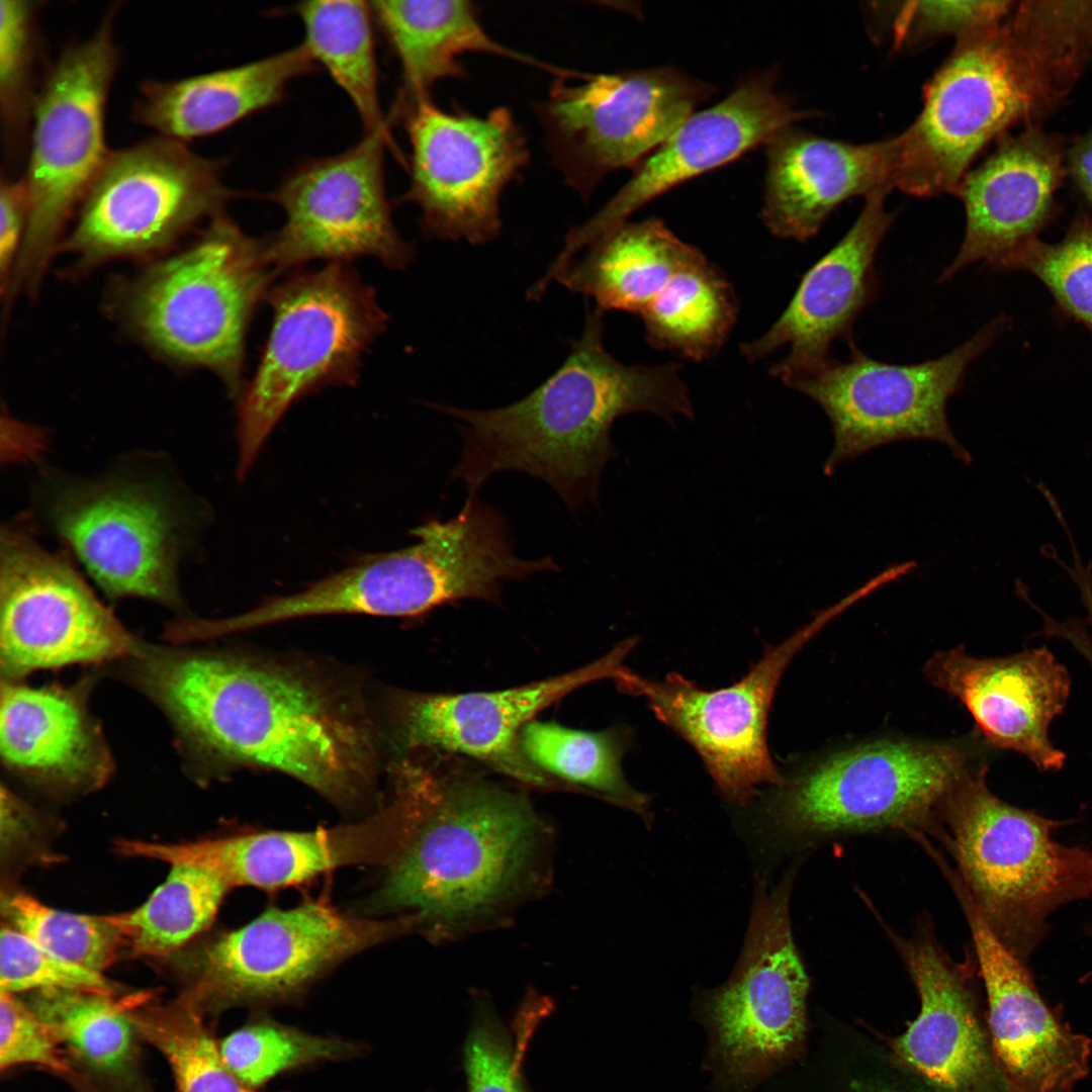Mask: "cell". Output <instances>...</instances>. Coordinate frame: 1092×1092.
<instances>
[{
	"label": "cell",
	"mask_w": 1092,
	"mask_h": 1092,
	"mask_svg": "<svg viewBox=\"0 0 1092 1092\" xmlns=\"http://www.w3.org/2000/svg\"><path fill=\"white\" fill-rule=\"evenodd\" d=\"M120 662L123 677L169 720L188 767L254 764L339 803L358 795L370 764L367 735L304 679L223 653L144 642Z\"/></svg>",
	"instance_id": "obj_1"
},
{
	"label": "cell",
	"mask_w": 1092,
	"mask_h": 1092,
	"mask_svg": "<svg viewBox=\"0 0 1092 1092\" xmlns=\"http://www.w3.org/2000/svg\"><path fill=\"white\" fill-rule=\"evenodd\" d=\"M604 312L586 304L582 332L563 363L517 401L489 410L433 405L457 421L463 445L452 478L464 483L466 497L477 496L491 475L515 470L545 481L569 510L580 511L598 502L617 419L634 413L669 423L694 418L679 365L616 360L604 345Z\"/></svg>",
	"instance_id": "obj_2"
},
{
	"label": "cell",
	"mask_w": 1092,
	"mask_h": 1092,
	"mask_svg": "<svg viewBox=\"0 0 1092 1092\" xmlns=\"http://www.w3.org/2000/svg\"><path fill=\"white\" fill-rule=\"evenodd\" d=\"M1086 46L1069 17L1035 2L958 39L924 88L921 112L894 136V187L921 197L953 193L986 144L1067 92Z\"/></svg>",
	"instance_id": "obj_3"
},
{
	"label": "cell",
	"mask_w": 1092,
	"mask_h": 1092,
	"mask_svg": "<svg viewBox=\"0 0 1092 1092\" xmlns=\"http://www.w3.org/2000/svg\"><path fill=\"white\" fill-rule=\"evenodd\" d=\"M415 819L376 898L433 930H451L517 896L533 872L542 824L522 795L477 777L411 776Z\"/></svg>",
	"instance_id": "obj_4"
},
{
	"label": "cell",
	"mask_w": 1092,
	"mask_h": 1092,
	"mask_svg": "<svg viewBox=\"0 0 1092 1092\" xmlns=\"http://www.w3.org/2000/svg\"><path fill=\"white\" fill-rule=\"evenodd\" d=\"M274 274L264 240L223 212L187 248L120 281L111 309L153 352L209 370L238 398L247 332Z\"/></svg>",
	"instance_id": "obj_5"
},
{
	"label": "cell",
	"mask_w": 1092,
	"mask_h": 1092,
	"mask_svg": "<svg viewBox=\"0 0 1092 1092\" xmlns=\"http://www.w3.org/2000/svg\"><path fill=\"white\" fill-rule=\"evenodd\" d=\"M987 772L975 765L941 807L963 886L999 939L1027 964L1050 916L1092 897V849L1058 841L1061 821L999 799Z\"/></svg>",
	"instance_id": "obj_6"
},
{
	"label": "cell",
	"mask_w": 1092,
	"mask_h": 1092,
	"mask_svg": "<svg viewBox=\"0 0 1092 1092\" xmlns=\"http://www.w3.org/2000/svg\"><path fill=\"white\" fill-rule=\"evenodd\" d=\"M266 299L270 332L238 397L240 479L292 403L327 386L355 384L364 352L388 323L374 289L348 263L297 272Z\"/></svg>",
	"instance_id": "obj_7"
},
{
	"label": "cell",
	"mask_w": 1092,
	"mask_h": 1092,
	"mask_svg": "<svg viewBox=\"0 0 1092 1092\" xmlns=\"http://www.w3.org/2000/svg\"><path fill=\"white\" fill-rule=\"evenodd\" d=\"M43 469L38 513L104 593L180 609L178 566L197 521L188 497L128 470L81 478Z\"/></svg>",
	"instance_id": "obj_8"
},
{
	"label": "cell",
	"mask_w": 1092,
	"mask_h": 1092,
	"mask_svg": "<svg viewBox=\"0 0 1092 1092\" xmlns=\"http://www.w3.org/2000/svg\"><path fill=\"white\" fill-rule=\"evenodd\" d=\"M975 765L961 744L881 738L781 769L748 807L785 837L904 825L942 806Z\"/></svg>",
	"instance_id": "obj_9"
},
{
	"label": "cell",
	"mask_w": 1092,
	"mask_h": 1092,
	"mask_svg": "<svg viewBox=\"0 0 1092 1092\" xmlns=\"http://www.w3.org/2000/svg\"><path fill=\"white\" fill-rule=\"evenodd\" d=\"M114 7L87 39L65 49L37 91L28 166L29 215L5 302L38 290L65 229L106 163L105 109L119 62Z\"/></svg>",
	"instance_id": "obj_10"
},
{
	"label": "cell",
	"mask_w": 1092,
	"mask_h": 1092,
	"mask_svg": "<svg viewBox=\"0 0 1092 1092\" xmlns=\"http://www.w3.org/2000/svg\"><path fill=\"white\" fill-rule=\"evenodd\" d=\"M224 162L201 157L159 135L110 152L58 253L73 274L115 259L160 255L234 197Z\"/></svg>",
	"instance_id": "obj_11"
},
{
	"label": "cell",
	"mask_w": 1092,
	"mask_h": 1092,
	"mask_svg": "<svg viewBox=\"0 0 1092 1092\" xmlns=\"http://www.w3.org/2000/svg\"><path fill=\"white\" fill-rule=\"evenodd\" d=\"M1007 326L1006 316H998L949 353L906 365L873 359L850 341L847 361L830 357L781 377L830 420L834 441L824 473L831 475L845 461L881 445L908 439L939 442L970 464V453L948 424L946 405L962 389L970 364Z\"/></svg>",
	"instance_id": "obj_12"
},
{
	"label": "cell",
	"mask_w": 1092,
	"mask_h": 1092,
	"mask_svg": "<svg viewBox=\"0 0 1092 1092\" xmlns=\"http://www.w3.org/2000/svg\"><path fill=\"white\" fill-rule=\"evenodd\" d=\"M792 880L755 882L749 926L730 979L698 1001L721 1092H749L800 1043L809 980L789 915Z\"/></svg>",
	"instance_id": "obj_13"
},
{
	"label": "cell",
	"mask_w": 1092,
	"mask_h": 1092,
	"mask_svg": "<svg viewBox=\"0 0 1092 1092\" xmlns=\"http://www.w3.org/2000/svg\"><path fill=\"white\" fill-rule=\"evenodd\" d=\"M557 78L535 105L551 162L587 200L610 173L634 168L715 88L672 67Z\"/></svg>",
	"instance_id": "obj_14"
},
{
	"label": "cell",
	"mask_w": 1092,
	"mask_h": 1092,
	"mask_svg": "<svg viewBox=\"0 0 1092 1092\" xmlns=\"http://www.w3.org/2000/svg\"><path fill=\"white\" fill-rule=\"evenodd\" d=\"M410 143V184L401 202L421 211L429 238L480 246L500 233L506 188L530 162L528 138L513 111L449 110L423 99L395 114Z\"/></svg>",
	"instance_id": "obj_15"
},
{
	"label": "cell",
	"mask_w": 1092,
	"mask_h": 1092,
	"mask_svg": "<svg viewBox=\"0 0 1092 1092\" xmlns=\"http://www.w3.org/2000/svg\"><path fill=\"white\" fill-rule=\"evenodd\" d=\"M142 641L99 601L65 554L47 550L29 520L2 527L0 666L2 679L74 664L132 656Z\"/></svg>",
	"instance_id": "obj_16"
},
{
	"label": "cell",
	"mask_w": 1092,
	"mask_h": 1092,
	"mask_svg": "<svg viewBox=\"0 0 1092 1092\" xmlns=\"http://www.w3.org/2000/svg\"><path fill=\"white\" fill-rule=\"evenodd\" d=\"M848 606L843 599L781 643L767 646L746 674L731 686L708 690L677 672L654 679L631 671L619 689L643 698L657 720L695 749L724 801L746 808L760 787L775 786L782 780L768 748L767 722L787 666Z\"/></svg>",
	"instance_id": "obj_17"
},
{
	"label": "cell",
	"mask_w": 1092,
	"mask_h": 1092,
	"mask_svg": "<svg viewBox=\"0 0 1092 1092\" xmlns=\"http://www.w3.org/2000/svg\"><path fill=\"white\" fill-rule=\"evenodd\" d=\"M391 118L339 154L313 158L291 170L266 197L285 214L264 239L276 273L311 260L348 263L370 256L399 270L415 257L397 232L384 180Z\"/></svg>",
	"instance_id": "obj_18"
},
{
	"label": "cell",
	"mask_w": 1092,
	"mask_h": 1092,
	"mask_svg": "<svg viewBox=\"0 0 1092 1092\" xmlns=\"http://www.w3.org/2000/svg\"><path fill=\"white\" fill-rule=\"evenodd\" d=\"M414 926L410 916H350L323 898L289 909L269 908L203 948L195 987L187 996L200 1007L283 998L334 964Z\"/></svg>",
	"instance_id": "obj_19"
},
{
	"label": "cell",
	"mask_w": 1092,
	"mask_h": 1092,
	"mask_svg": "<svg viewBox=\"0 0 1092 1092\" xmlns=\"http://www.w3.org/2000/svg\"><path fill=\"white\" fill-rule=\"evenodd\" d=\"M814 116L816 112L799 108L777 89L775 70L745 78L720 102L689 116L634 167L630 179L595 215L568 232L554 263L566 265L652 199Z\"/></svg>",
	"instance_id": "obj_20"
},
{
	"label": "cell",
	"mask_w": 1092,
	"mask_h": 1092,
	"mask_svg": "<svg viewBox=\"0 0 1092 1092\" xmlns=\"http://www.w3.org/2000/svg\"><path fill=\"white\" fill-rule=\"evenodd\" d=\"M638 643L628 638L596 661L574 671L497 692L420 694L399 710V736L410 748L459 752L533 786L547 780L519 746L522 728L539 711L573 690L610 678L618 686L630 669L625 660Z\"/></svg>",
	"instance_id": "obj_21"
},
{
	"label": "cell",
	"mask_w": 1092,
	"mask_h": 1092,
	"mask_svg": "<svg viewBox=\"0 0 1092 1092\" xmlns=\"http://www.w3.org/2000/svg\"><path fill=\"white\" fill-rule=\"evenodd\" d=\"M924 673L969 711L987 744L1022 754L1041 771L1063 768L1066 753L1049 730L1067 706L1072 681L1046 646L988 658L958 646L932 655Z\"/></svg>",
	"instance_id": "obj_22"
},
{
	"label": "cell",
	"mask_w": 1092,
	"mask_h": 1092,
	"mask_svg": "<svg viewBox=\"0 0 1092 1092\" xmlns=\"http://www.w3.org/2000/svg\"><path fill=\"white\" fill-rule=\"evenodd\" d=\"M987 991L993 1048L1012 1092H1072L1089 1072L1092 1040L1073 1032L1041 997L1027 964L960 891Z\"/></svg>",
	"instance_id": "obj_23"
},
{
	"label": "cell",
	"mask_w": 1092,
	"mask_h": 1092,
	"mask_svg": "<svg viewBox=\"0 0 1092 1092\" xmlns=\"http://www.w3.org/2000/svg\"><path fill=\"white\" fill-rule=\"evenodd\" d=\"M891 190L880 188L864 197L854 223L804 274L778 320L759 337L741 345L744 358L754 362L788 348L770 369L781 378L830 358L835 340L852 341V326L877 291L876 256L895 219L885 206Z\"/></svg>",
	"instance_id": "obj_24"
},
{
	"label": "cell",
	"mask_w": 1092,
	"mask_h": 1092,
	"mask_svg": "<svg viewBox=\"0 0 1092 1092\" xmlns=\"http://www.w3.org/2000/svg\"><path fill=\"white\" fill-rule=\"evenodd\" d=\"M413 817L403 799L364 822L314 831H265L216 839L167 843L170 864H190L218 877L229 888L277 889L335 869L388 863L398 856Z\"/></svg>",
	"instance_id": "obj_25"
},
{
	"label": "cell",
	"mask_w": 1092,
	"mask_h": 1092,
	"mask_svg": "<svg viewBox=\"0 0 1092 1092\" xmlns=\"http://www.w3.org/2000/svg\"><path fill=\"white\" fill-rule=\"evenodd\" d=\"M91 678L71 686L1 681L0 754L6 768L57 794L99 789L113 771L101 728L89 711Z\"/></svg>",
	"instance_id": "obj_26"
},
{
	"label": "cell",
	"mask_w": 1092,
	"mask_h": 1092,
	"mask_svg": "<svg viewBox=\"0 0 1092 1092\" xmlns=\"http://www.w3.org/2000/svg\"><path fill=\"white\" fill-rule=\"evenodd\" d=\"M764 145L766 175L760 217L776 237L805 242L847 199L894 188V136L851 144L790 125Z\"/></svg>",
	"instance_id": "obj_27"
},
{
	"label": "cell",
	"mask_w": 1092,
	"mask_h": 1092,
	"mask_svg": "<svg viewBox=\"0 0 1092 1092\" xmlns=\"http://www.w3.org/2000/svg\"><path fill=\"white\" fill-rule=\"evenodd\" d=\"M1063 170L1061 147L1034 129L1004 139L969 170L953 191L966 210L965 236L939 282L978 262L997 270L1013 249L1036 237L1051 216Z\"/></svg>",
	"instance_id": "obj_28"
},
{
	"label": "cell",
	"mask_w": 1092,
	"mask_h": 1092,
	"mask_svg": "<svg viewBox=\"0 0 1092 1092\" xmlns=\"http://www.w3.org/2000/svg\"><path fill=\"white\" fill-rule=\"evenodd\" d=\"M451 576L444 557L417 541L396 551L370 555L304 589L267 600L258 607L218 620H203L204 638L302 617L356 614L413 617L446 605Z\"/></svg>",
	"instance_id": "obj_29"
},
{
	"label": "cell",
	"mask_w": 1092,
	"mask_h": 1092,
	"mask_svg": "<svg viewBox=\"0 0 1092 1092\" xmlns=\"http://www.w3.org/2000/svg\"><path fill=\"white\" fill-rule=\"evenodd\" d=\"M314 70L300 43L231 68L178 80H147L140 86L132 115L160 135L185 143L281 103L289 84Z\"/></svg>",
	"instance_id": "obj_30"
},
{
	"label": "cell",
	"mask_w": 1092,
	"mask_h": 1092,
	"mask_svg": "<svg viewBox=\"0 0 1092 1092\" xmlns=\"http://www.w3.org/2000/svg\"><path fill=\"white\" fill-rule=\"evenodd\" d=\"M380 28L400 67L401 87L393 106L399 111L431 98L441 81L468 77L466 54H486L545 70L559 77L570 71L511 49L494 39L480 20L477 5L465 0L370 1Z\"/></svg>",
	"instance_id": "obj_31"
},
{
	"label": "cell",
	"mask_w": 1092,
	"mask_h": 1092,
	"mask_svg": "<svg viewBox=\"0 0 1092 1092\" xmlns=\"http://www.w3.org/2000/svg\"><path fill=\"white\" fill-rule=\"evenodd\" d=\"M905 956L921 1009L896 1040V1052L940 1087L958 1089L979 1081L988 1070V1057L961 978L929 938L909 943Z\"/></svg>",
	"instance_id": "obj_32"
},
{
	"label": "cell",
	"mask_w": 1092,
	"mask_h": 1092,
	"mask_svg": "<svg viewBox=\"0 0 1092 1092\" xmlns=\"http://www.w3.org/2000/svg\"><path fill=\"white\" fill-rule=\"evenodd\" d=\"M585 249L584 255L568 262L554 281L594 300L604 311L637 314L677 272L703 256L657 218L627 220Z\"/></svg>",
	"instance_id": "obj_33"
},
{
	"label": "cell",
	"mask_w": 1092,
	"mask_h": 1092,
	"mask_svg": "<svg viewBox=\"0 0 1092 1092\" xmlns=\"http://www.w3.org/2000/svg\"><path fill=\"white\" fill-rule=\"evenodd\" d=\"M291 10L303 25L301 43L351 100L365 133L386 123L379 102L370 1H304Z\"/></svg>",
	"instance_id": "obj_34"
},
{
	"label": "cell",
	"mask_w": 1092,
	"mask_h": 1092,
	"mask_svg": "<svg viewBox=\"0 0 1092 1092\" xmlns=\"http://www.w3.org/2000/svg\"><path fill=\"white\" fill-rule=\"evenodd\" d=\"M737 310L731 285L703 255L677 272L640 316L652 347L700 361L723 346Z\"/></svg>",
	"instance_id": "obj_35"
},
{
	"label": "cell",
	"mask_w": 1092,
	"mask_h": 1092,
	"mask_svg": "<svg viewBox=\"0 0 1092 1092\" xmlns=\"http://www.w3.org/2000/svg\"><path fill=\"white\" fill-rule=\"evenodd\" d=\"M631 743V730L624 726L595 732L530 721L519 735L523 755L539 770L583 786L648 819V796L627 782L622 768Z\"/></svg>",
	"instance_id": "obj_36"
},
{
	"label": "cell",
	"mask_w": 1092,
	"mask_h": 1092,
	"mask_svg": "<svg viewBox=\"0 0 1092 1092\" xmlns=\"http://www.w3.org/2000/svg\"><path fill=\"white\" fill-rule=\"evenodd\" d=\"M229 889L204 869L172 864L165 882L144 904L109 918L118 928L127 953L162 958L211 924Z\"/></svg>",
	"instance_id": "obj_37"
},
{
	"label": "cell",
	"mask_w": 1092,
	"mask_h": 1092,
	"mask_svg": "<svg viewBox=\"0 0 1092 1092\" xmlns=\"http://www.w3.org/2000/svg\"><path fill=\"white\" fill-rule=\"evenodd\" d=\"M113 996L50 989L34 992L29 1006L61 1044L95 1069L115 1071L130 1060L135 1028L128 1000L116 1001Z\"/></svg>",
	"instance_id": "obj_38"
},
{
	"label": "cell",
	"mask_w": 1092,
	"mask_h": 1092,
	"mask_svg": "<svg viewBox=\"0 0 1092 1092\" xmlns=\"http://www.w3.org/2000/svg\"><path fill=\"white\" fill-rule=\"evenodd\" d=\"M1 905L11 927L67 962L103 973L124 950L109 915L60 911L25 893L2 897Z\"/></svg>",
	"instance_id": "obj_39"
},
{
	"label": "cell",
	"mask_w": 1092,
	"mask_h": 1092,
	"mask_svg": "<svg viewBox=\"0 0 1092 1092\" xmlns=\"http://www.w3.org/2000/svg\"><path fill=\"white\" fill-rule=\"evenodd\" d=\"M218 1048L228 1069L251 1089L287 1070L346 1058L356 1050L347 1041L308 1034L268 1020L235 1030Z\"/></svg>",
	"instance_id": "obj_40"
},
{
	"label": "cell",
	"mask_w": 1092,
	"mask_h": 1092,
	"mask_svg": "<svg viewBox=\"0 0 1092 1092\" xmlns=\"http://www.w3.org/2000/svg\"><path fill=\"white\" fill-rule=\"evenodd\" d=\"M997 270L1038 278L1059 308L1092 333V215L1081 214L1064 239L1048 244L1032 237L1013 249Z\"/></svg>",
	"instance_id": "obj_41"
},
{
	"label": "cell",
	"mask_w": 1092,
	"mask_h": 1092,
	"mask_svg": "<svg viewBox=\"0 0 1092 1092\" xmlns=\"http://www.w3.org/2000/svg\"><path fill=\"white\" fill-rule=\"evenodd\" d=\"M36 11V2L0 1V109L9 141L31 116L37 94L31 89L37 51Z\"/></svg>",
	"instance_id": "obj_42"
},
{
	"label": "cell",
	"mask_w": 1092,
	"mask_h": 1092,
	"mask_svg": "<svg viewBox=\"0 0 1092 1092\" xmlns=\"http://www.w3.org/2000/svg\"><path fill=\"white\" fill-rule=\"evenodd\" d=\"M50 989L115 994L114 986L102 973L57 957L11 926L2 927L0 992L17 995Z\"/></svg>",
	"instance_id": "obj_43"
},
{
	"label": "cell",
	"mask_w": 1092,
	"mask_h": 1092,
	"mask_svg": "<svg viewBox=\"0 0 1092 1092\" xmlns=\"http://www.w3.org/2000/svg\"><path fill=\"white\" fill-rule=\"evenodd\" d=\"M891 8L892 30L898 49H919L945 36L957 40L999 23L1012 9L1011 1H911Z\"/></svg>",
	"instance_id": "obj_44"
},
{
	"label": "cell",
	"mask_w": 1092,
	"mask_h": 1092,
	"mask_svg": "<svg viewBox=\"0 0 1092 1092\" xmlns=\"http://www.w3.org/2000/svg\"><path fill=\"white\" fill-rule=\"evenodd\" d=\"M0 1068L35 1065L57 1073L70 1066L61 1042L29 1004L16 994L0 992Z\"/></svg>",
	"instance_id": "obj_45"
},
{
	"label": "cell",
	"mask_w": 1092,
	"mask_h": 1092,
	"mask_svg": "<svg viewBox=\"0 0 1092 1092\" xmlns=\"http://www.w3.org/2000/svg\"><path fill=\"white\" fill-rule=\"evenodd\" d=\"M512 1048L493 1019L476 1021L465 1046L468 1092H524Z\"/></svg>",
	"instance_id": "obj_46"
},
{
	"label": "cell",
	"mask_w": 1092,
	"mask_h": 1092,
	"mask_svg": "<svg viewBox=\"0 0 1092 1092\" xmlns=\"http://www.w3.org/2000/svg\"><path fill=\"white\" fill-rule=\"evenodd\" d=\"M29 201L23 179L1 178L0 185V288H9L26 236Z\"/></svg>",
	"instance_id": "obj_47"
},
{
	"label": "cell",
	"mask_w": 1092,
	"mask_h": 1092,
	"mask_svg": "<svg viewBox=\"0 0 1092 1092\" xmlns=\"http://www.w3.org/2000/svg\"><path fill=\"white\" fill-rule=\"evenodd\" d=\"M1078 558H1076L1075 566L1069 568V571L1080 589L1086 618L1084 620L1068 618L1059 621L1048 616L1037 607L1035 609L1043 619L1041 634L1068 642L1092 667V576L1090 567L1084 568Z\"/></svg>",
	"instance_id": "obj_48"
},
{
	"label": "cell",
	"mask_w": 1092,
	"mask_h": 1092,
	"mask_svg": "<svg viewBox=\"0 0 1092 1092\" xmlns=\"http://www.w3.org/2000/svg\"><path fill=\"white\" fill-rule=\"evenodd\" d=\"M1073 170L1083 194L1092 203V132L1077 149Z\"/></svg>",
	"instance_id": "obj_49"
}]
</instances>
